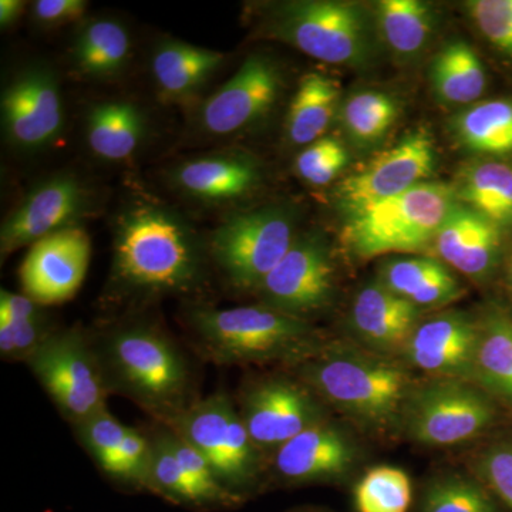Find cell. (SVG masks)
<instances>
[{"instance_id":"1","label":"cell","mask_w":512,"mask_h":512,"mask_svg":"<svg viewBox=\"0 0 512 512\" xmlns=\"http://www.w3.org/2000/svg\"><path fill=\"white\" fill-rule=\"evenodd\" d=\"M205 276L207 248L173 208L138 201L117 215L110 274L116 298L190 295L200 291Z\"/></svg>"},{"instance_id":"2","label":"cell","mask_w":512,"mask_h":512,"mask_svg":"<svg viewBox=\"0 0 512 512\" xmlns=\"http://www.w3.org/2000/svg\"><path fill=\"white\" fill-rule=\"evenodd\" d=\"M291 372L323 403L370 433L402 429L404 410L416 387L399 363L340 342H326Z\"/></svg>"},{"instance_id":"3","label":"cell","mask_w":512,"mask_h":512,"mask_svg":"<svg viewBox=\"0 0 512 512\" xmlns=\"http://www.w3.org/2000/svg\"><path fill=\"white\" fill-rule=\"evenodd\" d=\"M111 394L133 400L167 426L198 397L183 350L163 329L124 323L93 338Z\"/></svg>"},{"instance_id":"4","label":"cell","mask_w":512,"mask_h":512,"mask_svg":"<svg viewBox=\"0 0 512 512\" xmlns=\"http://www.w3.org/2000/svg\"><path fill=\"white\" fill-rule=\"evenodd\" d=\"M188 323L201 355L218 366L284 363L293 367L326 343L309 320L265 305L197 306L188 312Z\"/></svg>"},{"instance_id":"5","label":"cell","mask_w":512,"mask_h":512,"mask_svg":"<svg viewBox=\"0 0 512 512\" xmlns=\"http://www.w3.org/2000/svg\"><path fill=\"white\" fill-rule=\"evenodd\" d=\"M457 202L456 188L426 181L350 212L343 225L342 244L359 259L419 252L434 244Z\"/></svg>"},{"instance_id":"6","label":"cell","mask_w":512,"mask_h":512,"mask_svg":"<svg viewBox=\"0 0 512 512\" xmlns=\"http://www.w3.org/2000/svg\"><path fill=\"white\" fill-rule=\"evenodd\" d=\"M214 470L220 483L241 500L256 491L264 474V453L255 446L229 394L194 400L170 424Z\"/></svg>"},{"instance_id":"7","label":"cell","mask_w":512,"mask_h":512,"mask_svg":"<svg viewBox=\"0 0 512 512\" xmlns=\"http://www.w3.org/2000/svg\"><path fill=\"white\" fill-rule=\"evenodd\" d=\"M266 35L299 52L336 66H357L370 53L362 9L338 0L278 3L265 16Z\"/></svg>"},{"instance_id":"8","label":"cell","mask_w":512,"mask_h":512,"mask_svg":"<svg viewBox=\"0 0 512 512\" xmlns=\"http://www.w3.org/2000/svg\"><path fill=\"white\" fill-rule=\"evenodd\" d=\"M26 365L72 427L109 409V384L86 330L56 329Z\"/></svg>"},{"instance_id":"9","label":"cell","mask_w":512,"mask_h":512,"mask_svg":"<svg viewBox=\"0 0 512 512\" xmlns=\"http://www.w3.org/2000/svg\"><path fill=\"white\" fill-rule=\"evenodd\" d=\"M296 238L293 211L268 205L229 215L212 232L208 249L229 284L238 291L256 292Z\"/></svg>"},{"instance_id":"10","label":"cell","mask_w":512,"mask_h":512,"mask_svg":"<svg viewBox=\"0 0 512 512\" xmlns=\"http://www.w3.org/2000/svg\"><path fill=\"white\" fill-rule=\"evenodd\" d=\"M498 419L497 404L476 383L431 379L414 387L402 429L421 446L448 447L483 436Z\"/></svg>"},{"instance_id":"11","label":"cell","mask_w":512,"mask_h":512,"mask_svg":"<svg viewBox=\"0 0 512 512\" xmlns=\"http://www.w3.org/2000/svg\"><path fill=\"white\" fill-rule=\"evenodd\" d=\"M235 404L262 453H275L303 430L328 419L326 404L293 375L249 380L242 384Z\"/></svg>"},{"instance_id":"12","label":"cell","mask_w":512,"mask_h":512,"mask_svg":"<svg viewBox=\"0 0 512 512\" xmlns=\"http://www.w3.org/2000/svg\"><path fill=\"white\" fill-rule=\"evenodd\" d=\"M6 143L33 153L55 144L63 133L64 107L59 77L46 63H30L5 84L0 97Z\"/></svg>"},{"instance_id":"13","label":"cell","mask_w":512,"mask_h":512,"mask_svg":"<svg viewBox=\"0 0 512 512\" xmlns=\"http://www.w3.org/2000/svg\"><path fill=\"white\" fill-rule=\"evenodd\" d=\"M96 210V198L82 178L72 173L50 175L19 202L0 229L2 259L18 249L79 222Z\"/></svg>"},{"instance_id":"14","label":"cell","mask_w":512,"mask_h":512,"mask_svg":"<svg viewBox=\"0 0 512 512\" xmlns=\"http://www.w3.org/2000/svg\"><path fill=\"white\" fill-rule=\"evenodd\" d=\"M256 293L262 305L299 319L328 308L335 295V265L325 239L315 232L298 235Z\"/></svg>"},{"instance_id":"15","label":"cell","mask_w":512,"mask_h":512,"mask_svg":"<svg viewBox=\"0 0 512 512\" xmlns=\"http://www.w3.org/2000/svg\"><path fill=\"white\" fill-rule=\"evenodd\" d=\"M282 86V73L274 60L254 53L198 107L197 126L202 133L215 137L248 130L271 113Z\"/></svg>"},{"instance_id":"16","label":"cell","mask_w":512,"mask_h":512,"mask_svg":"<svg viewBox=\"0 0 512 512\" xmlns=\"http://www.w3.org/2000/svg\"><path fill=\"white\" fill-rule=\"evenodd\" d=\"M436 163L433 140L427 131H416L387 148L338 188L340 205L346 214L376 202L396 197L426 183Z\"/></svg>"},{"instance_id":"17","label":"cell","mask_w":512,"mask_h":512,"mask_svg":"<svg viewBox=\"0 0 512 512\" xmlns=\"http://www.w3.org/2000/svg\"><path fill=\"white\" fill-rule=\"evenodd\" d=\"M92 256L83 228L62 229L35 242L19 269L23 293L42 306L72 299L82 286Z\"/></svg>"},{"instance_id":"18","label":"cell","mask_w":512,"mask_h":512,"mask_svg":"<svg viewBox=\"0 0 512 512\" xmlns=\"http://www.w3.org/2000/svg\"><path fill=\"white\" fill-rule=\"evenodd\" d=\"M480 325L467 313L448 311L420 320L403 355L431 379L476 383Z\"/></svg>"},{"instance_id":"19","label":"cell","mask_w":512,"mask_h":512,"mask_svg":"<svg viewBox=\"0 0 512 512\" xmlns=\"http://www.w3.org/2000/svg\"><path fill=\"white\" fill-rule=\"evenodd\" d=\"M357 458L359 448L348 431L326 419L279 447L272 470L289 485L332 483L348 476Z\"/></svg>"},{"instance_id":"20","label":"cell","mask_w":512,"mask_h":512,"mask_svg":"<svg viewBox=\"0 0 512 512\" xmlns=\"http://www.w3.org/2000/svg\"><path fill=\"white\" fill-rule=\"evenodd\" d=\"M170 178L187 197L224 205L251 194L261 181V168L249 154L229 148L188 158L173 168Z\"/></svg>"},{"instance_id":"21","label":"cell","mask_w":512,"mask_h":512,"mask_svg":"<svg viewBox=\"0 0 512 512\" xmlns=\"http://www.w3.org/2000/svg\"><path fill=\"white\" fill-rule=\"evenodd\" d=\"M420 312L377 279L357 292L350 322L369 350L389 356L404 352L420 323Z\"/></svg>"},{"instance_id":"22","label":"cell","mask_w":512,"mask_h":512,"mask_svg":"<svg viewBox=\"0 0 512 512\" xmlns=\"http://www.w3.org/2000/svg\"><path fill=\"white\" fill-rule=\"evenodd\" d=\"M447 266L468 278H487L497 265L501 249V228L493 221L457 202L441 225L433 244Z\"/></svg>"},{"instance_id":"23","label":"cell","mask_w":512,"mask_h":512,"mask_svg":"<svg viewBox=\"0 0 512 512\" xmlns=\"http://www.w3.org/2000/svg\"><path fill=\"white\" fill-rule=\"evenodd\" d=\"M224 62L218 50L165 37L154 47L150 66L158 93L181 103L197 96Z\"/></svg>"},{"instance_id":"24","label":"cell","mask_w":512,"mask_h":512,"mask_svg":"<svg viewBox=\"0 0 512 512\" xmlns=\"http://www.w3.org/2000/svg\"><path fill=\"white\" fill-rule=\"evenodd\" d=\"M379 281L419 309L441 308L464 293L448 266L430 256L389 259L380 268Z\"/></svg>"},{"instance_id":"25","label":"cell","mask_w":512,"mask_h":512,"mask_svg":"<svg viewBox=\"0 0 512 512\" xmlns=\"http://www.w3.org/2000/svg\"><path fill=\"white\" fill-rule=\"evenodd\" d=\"M84 131L94 156L104 161H124L143 143L147 119L131 101H103L87 111Z\"/></svg>"},{"instance_id":"26","label":"cell","mask_w":512,"mask_h":512,"mask_svg":"<svg viewBox=\"0 0 512 512\" xmlns=\"http://www.w3.org/2000/svg\"><path fill=\"white\" fill-rule=\"evenodd\" d=\"M130 57V33L123 23L110 18L84 22L70 47L73 67L86 79H114L126 70Z\"/></svg>"},{"instance_id":"27","label":"cell","mask_w":512,"mask_h":512,"mask_svg":"<svg viewBox=\"0 0 512 512\" xmlns=\"http://www.w3.org/2000/svg\"><path fill=\"white\" fill-rule=\"evenodd\" d=\"M45 306L26 296L2 289L0 292V356L6 362H28L30 356L57 328Z\"/></svg>"},{"instance_id":"28","label":"cell","mask_w":512,"mask_h":512,"mask_svg":"<svg viewBox=\"0 0 512 512\" xmlns=\"http://www.w3.org/2000/svg\"><path fill=\"white\" fill-rule=\"evenodd\" d=\"M340 90L322 73L302 77L286 116V136L295 146H309L323 137L338 110Z\"/></svg>"},{"instance_id":"29","label":"cell","mask_w":512,"mask_h":512,"mask_svg":"<svg viewBox=\"0 0 512 512\" xmlns=\"http://www.w3.org/2000/svg\"><path fill=\"white\" fill-rule=\"evenodd\" d=\"M478 325L476 384L512 406V320L493 309Z\"/></svg>"},{"instance_id":"30","label":"cell","mask_w":512,"mask_h":512,"mask_svg":"<svg viewBox=\"0 0 512 512\" xmlns=\"http://www.w3.org/2000/svg\"><path fill=\"white\" fill-rule=\"evenodd\" d=\"M430 80L444 103H474L484 93L487 77L480 57L463 40L448 43L431 63Z\"/></svg>"},{"instance_id":"31","label":"cell","mask_w":512,"mask_h":512,"mask_svg":"<svg viewBox=\"0 0 512 512\" xmlns=\"http://www.w3.org/2000/svg\"><path fill=\"white\" fill-rule=\"evenodd\" d=\"M458 202L498 227L512 225V167L485 161L468 167L456 188Z\"/></svg>"},{"instance_id":"32","label":"cell","mask_w":512,"mask_h":512,"mask_svg":"<svg viewBox=\"0 0 512 512\" xmlns=\"http://www.w3.org/2000/svg\"><path fill=\"white\" fill-rule=\"evenodd\" d=\"M453 131L464 147L477 153L511 154L512 101L490 100L473 104L454 117Z\"/></svg>"},{"instance_id":"33","label":"cell","mask_w":512,"mask_h":512,"mask_svg":"<svg viewBox=\"0 0 512 512\" xmlns=\"http://www.w3.org/2000/svg\"><path fill=\"white\" fill-rule=\"evenodd\" d=\"M433 13L419 0H382L377 3V23L384 42L397 55H417L433 30Z\"/></svg>"},{"instance_id":"34","label":"cell","mask_w":512,"mask_h":512,"mask_svg":"<svg viewBox=\"0 0 512 512\" xmlns=\"http://www.w3.org/2000/svg\"><path fill=\"white\" fill-rule=\"evenodd\" d=\"M419 512H503V505L477 477L447 474L427 485Z\"/></svg>"},{"instance_id":"35","label":"cell","mask_w":512,"mask_h":512,"mask_svg":"<svg viewBox=\"0 0 512 512\" xmlns=\"http://www.w3.org/2000/svg\"><path fill=\"white\" fill-rule=\"evenodd\" d=\"M399 116V107L389 94L359 92L345 101L340 111L343 127L356 143L372 144L386 136Z\"/></svg>"},{"instance_id":"36","label":"cell","mask_w":512,"mask_h":512,"mask_svg":"<svg viewBox=\"0 0 512 512\" xmlns=\"http://www.w3.org/2000/svg\"><path fill=\"white\" fill-rule=\"evenodd\" d=\"M412 500V481L396 467L372 468L355 488L357 512H407Z\"/></svg>"},{"instance_id":"37","label":"cell","mask_w":512,"mask_h":512,"mask_svg":"<svg viewBox=\"0 0 512 512\" xmlns=\"http://www.w3.org/2000/svg\"><path fill=\"white\" fill-rule=\"evenodd\" d=\"M148 437L151 443L148 493L156 494L168 503L198 510L197 498L168 444L164 427L156 423V429L148 433Z\"/></svg>"},{"instance_id":"38","label":"cell","mask_w":512,"mask_h":512,"mask_svg":"<svg viewBox=\"0 0 512 512\" xmlns=\"http://www.w3.org/2000/svg\"><path fill=\"white\" fill-rule=\"evenodd\" d=\"M128 427L130 426L121 423L109 409H106L76 424L73 430L77 440L92 457L96 466L109 476L126 439Z\"/></svg>"},{"instance_id":"39","label":"cell","mask_w":512,"mask_h":512,"mask_svg":"<svg viewBox=\"0 0 512 512\" xmlns=\"http://www.w3.org/2000/svg\"><path fill=\"white\" fill-rule=\"evenodd\" d=\"M348 150L335 137H322L303 148L295 161L296 173L306 183L322 187L335 180L348 165Z\"/></svg>"},{"instance_id":"40","label":"cell","mask_w":512,"mask_h":512,"mask_svg":"<svg viewBox=\"0 0 512 512\" xmlns=\"http://www.w3.org/2000/svg\"><path fill=\"white\" fill-rule=\"evenodd\" d=\"M150 464V437L144 431L128 427L119 456L107 477L131 490L147 491Z\"/></svg>"},{"instance_id":"41","label":"cell","mask_w":512,"mask_h":512,"mask_svg":"<svg viewBox=\"0 0 512 512\" xmlns=\"http://www.w3.org/2000/svg\"><path fill=\"white\" fill-rule=\"evenodd\" d=\"M476 477L512 512V437L485 448L474 464Z\"/></svg>"},{"instance_id":"42","label":"cell","mask_w":512,"mask_h":512,"mask_svg":"<svg viewBox=\"0 0 512 512\" xmlns=\"http://www.w3.org/2000/svg\"><path fill=\"white\" fill-rule=\"evenodd\" d=\"M467 9L481 33L512 56V0H474Z\"/></svg>"},{"instance_id":"43","label":"cell","mask_w":512,"mask_h":512,"mask_svg":"<svg viewBox=\"0 0 512 512\" xmlns=\"http://www.w3.org/2000/svg\"><path fill=\"white\" fill-rule=\"evenodd\" d=\"M89 9L84 0H37L32 6L33 20L45 28H57L82 19Z\"/></svg>"},{"instance_id":"44","label":"cell","mask_w":512,"mask_h":512,"mask_svg":"<svg viewBox=\"0 0 512 512\" xmlns=\"http://www.w3.org/2000/svg\"><path fill=\"white\" fill-rule=\"evenodd\" d=\"M25 6L26 2H22V0H2L0 2V26L6 29L15 25L22 16Z\"/></svg>"},{"instance_id":"45","label":"cell","mask_w":512,"mask_h":512,"mask_svg":"<svg viewBox=\"0 0 512 512\" xmlns=\"http://www.w3.org/2000/svg\"><path fill=\"white\" fill-rule=\"evenodd\" d=\"M511 279H512V262H511Z\"/></svg>"},{"instance_id":"46","label":"cell","mask_w":512,"mask_h":512,"mask_svg":"<svg viewBox=\"0 0 512 512\" xmlns=\"http://www.w3.org/2000/svg\"><path fill=\"white\" fill-rule=\"evenodd\" d=\"M301 512H315V511H301Z\"/></svg>"}]
</instances>
